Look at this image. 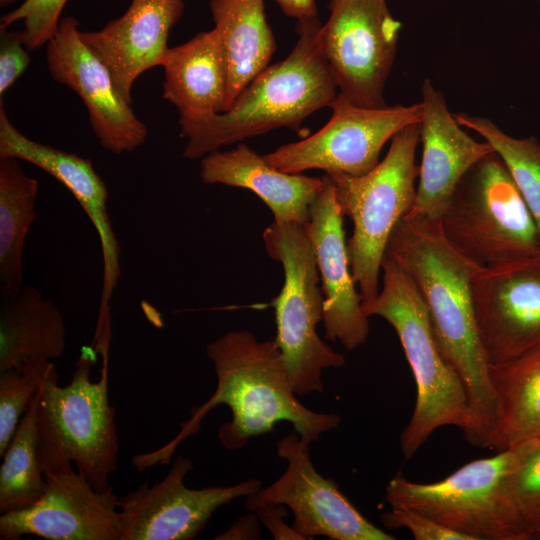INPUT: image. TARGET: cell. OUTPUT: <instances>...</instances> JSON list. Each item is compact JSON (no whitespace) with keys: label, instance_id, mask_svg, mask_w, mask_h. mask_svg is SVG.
<instances>
[{"label":"cell","instance_id":"obj_1","mask_svg":"<svg viewBox=\"0 0 540 540\" xmlns=\"http://www.w3.org/2000/svg\"><path fill=\"white\" fill-rule=\"evenodd\" d=\"M385 254L419 290L439 351L467 392L475 418L473 445L487 448L494 419V392L471 295V279L480 267L448 243L439 220L403 217L390 236Z\"/></svg>","mask_w":540,"mask_h":540},{"label":"cell","instance_id":"obj_2","mask_svg":"<svg viewBox=\"0 0 540 540\" xmlns=\"http://www.w3.org/2000/svg\"><path fill=\"white\" fill-rule=\"evenodd\" d=\"M214 365L217 386L212 396L192 410L181 432L154 457L168 463L179 443L198 431L201 420L215 406L227 405L232 418L218 431L228 450L243 448L250 438L270 432L279 421H288L310 443L338 427L334 413L315 412L297 399L283 356L275 339L259 341L248 330H231L206 347Z\"/></svg>","mask_w":540,"mask_h":540},{"label":"cell","instance_id":"obj_3","mask_svg":"<svg viewBox=\"0 0 540 540\" xmlns=\"http://www.w3.org/2000/svg\"><path fill=\"white\" fill-rule=\"evenodd\" d=\"M318 17L297 21L298 40L283 60L268 65L230 108L194 120H179L187 141L182 156L209 153L280 127L296 128L315 111L331 106L338 88L323 52Z\"/></svg>","mask_w":540,"mask_h":540},{"label":"cell","instance_id":"obj_4","mask_svg":"<svg viewBox=\"0 0 540 540\" xmlns=\"http://www.w3.org/2000/svg\"><path fill=\"white\" fill-rule=\"evenodd\" d=\"M383 287L363 302L367 317L379 316L396 331L417 388L411 419L400 436L405 460L410 459L433 432L455 426L473 444L475 418L465 387L439 351L426 304L410 276L384 255Z\"/></svg>","mask_w":540,"mask_h":540},{"label":"cell","instance_id":"obj_5","mask_svg":"<svg viewBox=\"0 0 540 540\" xmlns=\"http://www.w3.org/2000/svg\"><path fill=\"white\" fill-rule=\"evenodd\" d=\"M108 356L102 355L101 377L90 379L92 357L83 352L70 382L59 385L53 363L41 385L38 407L40 454L44 474L77 471L97 491H106L118 468L119 437L108 393Z\"/></svg>","mask_w":540,"mask_h":540},{"label":"cell","instance_id":"obj_6","mask_svg":"<svg viewBox=\"0 0 540 540\" xmlns=\"http://www.w3.org/2000/svg\"><path fill=\"white\" fill-rule=\"evenodd\" d=\"M439 224L448 243L480 268L540 255L536 222L495 152L464 174Z\"/></svg>","mask_w":540,"mask_h":540},{"label":"cell","instance_id":"obj_7","mask_svg":"<svg viewBox=\"0 0 540 540\" xmlns=\"http://www.w3.org/2000/svg\"><path fill=\"white\" fill-rule=\"evenodd\" d=\"M419 142L420 123L408 125L393 136L383 160L368 173L328 174L343 216L353 222L347 252L362 303L379 293V272L388 241L414 204L415 179L419 176L415 152Z\"/></svg>","mask_w":540,"mask_h":540},{"label":"cell","instance_id":"obj_8","mask_svg":"<svg viewBox=\"0 0 540 540\" xmlns=\"http://www.w3.org/2000/svg\"><path fill=\"white\" fill-rule=\"evenodd\" d=\"M268 255L284 271V284L271 305L275 309L279 346L296 395L322 393V372L340 368L344 356L317 333L324 296L314 248L306 223H271L263 232Z\"/></svg>","mask_w":540,"mask_h":540},{"label":"cell","instance_id":"obj_9","mask_svg":"<svg viewBox=\"0 0 540 540\" xmlns=\"http://www.w3.org/2000/svg\"><path fill=\"white\" fill-rule=\"evenodd\" d=\"M533 440L471 461L443 480L418 483L401 475L386 486L390 506L417 511L476 540H519L506 507L503 483Z\"/></svg>","mask_w":540,"mask_h":540},{"label":"cell","instance_id":"obj_10","mask_svg":"<svg viewBox=\"0 0 540 540\" xmlns=\"http://www.w3.org/2000/svg\"><path fill=\"white\" fill-rule=\"evenodd\" d=\"M328 8L320 38L338 94L356 106L386 107L401 22L386 0H329Z\"/></svg>","mask_w":540,"mask_h":540},{"label":"cell","instance_id":"obj_11","mask_svg":"<svg viewBox=\"0 0 540 540\" xmlns=\"http://www.w3.org/2000/svg\"><path fill=\"white\" fill-rule=\"evenodd\" d=\"M329 121L317 132L263 155L276 169L291 174L319 169L326 174L360 176L379 163V154L400 130L420 123L421 102L382 108L356 106L337 94Z\"/></svg>","mask_w":540,"mask_h":540},{"label":"cell","instance_id":"obj_12","mask_svg":"<svg viewBox=\"0 0 540 540\" xmlns=\"http://www.w3.org/2000/svg\"><path fill=\"white\" fill-rule=\"evenodd\" d=\"M310 442L294 431L277 442V454L286 459L284 473L270 486L246 497L245 508L283 505L294 515L293 528L304 540L315 536L331 540H394L367 520L340 491L334 480L315 469Z\"/></svg>","mask_w":540,"mask_h":540},{"label":"cell","instance_id":"obj_13","mask_svg":"<svg viewBox=\"0 0 540 540\" xmlns=\"http://www.w3.org/2000/svg\"><path fill=\"white\" fill-rule=\"evenodd\" d=\"M471 295L489 364L540 347V255L478 268Z\"/></svg>","mask_w":540,"mask_h":540},{"label":"cell","instance_id":"obj_14","mask_svg":"<svg viewBox=\"0 0 540 540\" xmlns=\"http://www.w3.org/2000/svg\"><path fill=\"white\" fill-rule=\"evenodd\" d=\"M193 470L189 458L177 456L161 480L120 498L122 540H190L206 526L219 507L262 488L259 479L232 486L191 489L184 484Z\"/></svg>","mask_w":540,"mask_h":540},{"label":"cell","instance_id":"obj_15","mask_svg":"<svg viewBox=\"0 0 540 540\" xmlns=\"http://www.w3.org/2000/svg\"><path fill=\"white\" fill-rule=\"evenodd\" d=\"M46 62L52 78L80 97L104 149L121 154L145 142L146 125L119 93L106 66L82 41L75 18L60 19L46 46Z\"/></svg>","mask_w":540,"mask_h":540},{"label":"cell","instance_id":"obj_16","mask_svg":"<svg viewBox=\"0 0 540 540\" xmlns=\"http://www.w3.org/2000/svg\"><path fill=\"white\" fill-rule=\"evenodd\" d=\"M47 486L31 506L0 516V539L122 540L120 498L95 490L73 467L45 474Z\"/></svg>","mask_w":540,"mask_h":540},{"label":"cell","instance_id":"obj_17","mask_svg":"<svg viewBox=\"0 0 540 540\" xmlns=\"http://www.w3.org/2000/svg\"><path fill=\"white\" fill-rule=\"evenodd\" d=\"M309 210L307 231L320 275L323 325L326 339L339 341L347 350L363 345L369 335L368 317L356 290L333 182L328 174Z\"/></svg>","mask_w":540,"mask_h":540},{"label":"cell","instance_id":"obj_18","mask_svg":"<svg viewBox=\"0 0 540 540\" xmlns=\"http://www.w3.org/2000/svg\"><path fill=\"white\" fill-rule=\"evenodd\" d=\"M422 158L411 210L404 216L439 220L457 184L481 158L494 152L487 142L467 134L448 107L444 95L429 79L421 86Z\"/></svg>","mask_w":540,"mask_h":540},{"label":"cell","instance_id":"obj_19","mask_svg":"<svg viewBox=\"0 0 540 540\" xmlns=\"http://www.w3.org/2000/svg\"><path fill=\"white\" fill-rule=\"evenodd\" d=\"M29 162L49 173L75 197L95 227L103 258L101 312L110 311V299L120 277V246L107 208L108 190L89 159L36 142L10 121L0 101V159Z\"/></svg>","mask_w":540,"mask_h":540},{"label":"cell","instance_id":"obj_20","mask_svg":"<svg viewBox=\"0 0 540 540\" xmlns=\"http://www.w3.org/2000/svg\"><path fill=\"white\" fill-rule=\"evenodd\" d=\"M182 0H132L125 13L97 31H80L90 51L109 70L122 97L132 104V87L146 70L163 66L168 36L183 12Z\"/></svg>","mask_w":540,"mask_h":540},{"label":"cell","instance_id":"obj_21","mask_svg":"<svg viewBox=\"0 0 540 540\" xmlns=\"http://www.w3.org/2000/svg\"><path fill=\"white\" fill-rule=\"evenodd\" d=\"M205 184L239 187L255 193L277 222L306 223L322 187V177L282 172L268 164L244 142L230 150H216L201 159Z\"/></svg>","mask_w":540,"mask_h":540},{"label":"cell","instance_id":"obj_22","mask_svg":"<svg viewBox=\"0 0 540 540\" xmlns=\"http://www.w3.org/2000/svg\"><path fill=\"white\" fill-rule=\"evenodd\" d=\"M162 67L163 98L177 108L179 120L226 111L228 67L214 28L170 48Z\"/></svg>","mask_w":540,"mask_h":540},{"label":"cell","instance_id":"obj_23","mask_svg":"<svg viewBox=\"0 0 540 540\" xmlns=\"http://www.w3.org/2000/svg\"><path fill=\"white\" fill-rule=\"evenodd\" d=\"M66 346L63 315L33 286L0 290V372L59 358Z\"/></svg>","mask_w":540,"mask_h":540},{"label":"cell","instance_id":"obj_24","mask_svg":"<svg viewBox=\"0 0 540 540\" xmlns=\"http://www.w3.org/2000/svg\"><path fill=\"white\" fill-rule=\"evenodd\" d=\"M494 419L487 448L497 452L540 436V347L489 365Z\"/></svg>","mask_w":540,"mask_h":540},{"label":"cell","instance_id":"obj_25","mask_svg":"<svg viewBox=\"0 0 540 540\" xmlns=\"http://www.w3.org/2000/svg\"><path fill=\"white\" fill-rule=\"evenodd\" d=\"M209 6L228 67L227 111L244 87L268 66L276 41L264 0H210Z\"/></svg>","mask_w":540,"mask_h":540},{"label":"cell","instance_id":"obj_26","mask_svg":"<svg viewBox=\"0 0 540 540\" xmlns=\"http://www.w3.org/2000/svg\"><path fill=\"white\" fill-rule=\"evenodd\" d=\"M38 181L18 159H0V290L23 287V248L36 220Z\"/></svg>","mask_w":540,"mask_h":540},{"label":"cell","instance_id":"obj_27","mask_svg":"<svg viewBox=\"0 0 540 540\" xmlns=\"http://www.w3.org/2000/svg\"><path fill=\"white\" fill-rule=\"evenodd\" d=\"M40 395L41 386L3 455L4 460L0 468L1 514L31 506L40 498L47 486L40 454L38 425Z\"/></svg>","mask_w":540,"mask_h":540},{"label":"cell","instance_id":"obj_28","mask_svg":"<svg viewBox=\"0 0 540 540\" xmlns=\"http://www.w3.org/2000/svg\"><path fill=\"white\" fill-rule=\"evenodd\" d=\"M457 122L479 134L501 158L523 196L540 236V142L534 137L515 138L487 117L454 114Z\"/></svg>","mask_w":540,"mask_h":540},{"label":"cell","instance_id":"obj_29","mask_svg":"<svg viewBox=\"0 0 540 540\" xmlns=\"http://www.w3.org/2000/svg\"><path fill=\"white\" fill-rule=\"evenodd\" d=\"M533 443L506 476L503 493L519 540L537 539L540 531V442Z\"/></svg>","mask_w":540,"mask_h":540},{"label":"cell","instance_id":"obj_30","mask_svg":"<svg viewBox=\"0 0 540 540\" xmlns=\"http://www.w3.org/2000/svg\"><path fill=\"white\" fill-rule=\"evenodd\" d=\"M52 364L31 362L0 372V457Z\"/></svg>","mask_w":540,"mask_h":540},{"label":"cell","instance_id":"obj_31","mask_svg":"<svg viewBox=\"0 0 540 540\" xmlns=\"http://www.w3.org/2000/svg\"><path fill=\"white\" fill-rule=\"evenodd\" d=\"M68 0H25L1 18L0 29L23 21L21 37L26 48L34 50L47 44L56 34L61 12Z\"/></svg>","mask_w":540,"mask_h":540},{"label":"cell","instance_id":"obj_32","mask_svg":"<svg viewBox=\"0 0 540 540\" xmlns=\"http://www.w3.org/2000/svg\"><path fill=\"white\" fill-rule=\"evenodd\" d=\"M386 528H405L416 540H476L473 536L450 529L426 515L401 506L391 509L381 516Z\"/></svg>","mask_w":540,"mask_h":540},{"label":"cell","instance_id":"obj_33","mask_svg":"<svg viewBox=\"0 0 540 540\" xmlns=\"http://www.w3.org/2000/svg\"><path fill=\"white\" fill-rule=\"evenodd\" d=\"M0 95L16 82L30 63L20 31L0 29Z\"/></svg>","mask_w":540,"mask_h":540},{"label":"cell","instance_id":"obj_34","mask_svg":"<svg viewBox=\"0 0 540 540\" xmlns=\"http://www.w3.org/2000/svg\"><path fill=\"white\" fill-rule=\"evenodd\" d=\"M260 522L271 532L276 540H304L303 537L288 525L284 518L287 510L283 505H265L254 511Z\"/></svg>","mask_w":540,"mask_h":540},{"label":"cell","instance_id":"obj_35","mask_svg":"<svg viewBox=\"0 0 540 540\" xmlns=\"http://www.w3.org/2000/svg\"><path fill=\"white\" fill-rule=\"evenodd\" d=\"M260 520L255 513L248 514L236 520L223 533L217 535L216 540H239V539H260Z\"/></svg>","mask_w":540,"mask_h":540},{"label":"cell","instance_id":"obj_36","mask_svg":"<svg viewBox=\"0 0 540 540\" xmlns=\"http://www.w3.org/2000/svg\"><path fill=\"white\" fill-rule=\"evenodd\" d=\"M282 12L297 21L318 17L315 0H274Z\"/></svg>","mask_w":540,"mask_h":540},{"label":"cell","instance_id":"obj_37","mask_svg":"<svg viewBox=\"0 0 540 540\" xmlns=\"http://www.w3.org/2000/svg\"><path fill=\"white\" fill-rule=\"evenodd\" d=\"M14 0H0V5L3 7V6H7L9 5L10 3H12Z\"/></svg>","mask_w":540,"mask_h":540},{"label":"cell","instance_id":"obj_38","mask_svg":"<svg viewBox=\"0 0 540 540\" xmlns=\"http://www.w3.org/2000/svg\"><path fill=\"white\" fill-rule=\"evenodd\" d=\"M534 439H536L538 442H540V436L537 437V438H534Z\"/></svg>","mask_w":540,"mask_h":540},{"label":"cell","instance_id":"obj_39","mask_svg":"<svg viewBox=\"0 0 540 540\" xmlns=\"http://www.w3.org/2000/svg\"><path fill=\"white\" fill-rule=\"evenodd\" d=\"M537 539H540V531H539V534H538V537H537Z\"/></svg>","mask_w":540,"mask_h":540}]
</instances>
